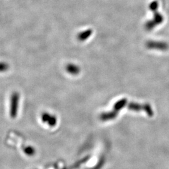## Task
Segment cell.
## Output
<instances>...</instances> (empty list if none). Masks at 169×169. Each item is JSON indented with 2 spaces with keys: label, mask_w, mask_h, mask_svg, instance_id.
Wrapping results in <instances>:
<instances>
[{
  "label": "cell",
  "mask_w": 169,
  "mask_h": 169,
  "mask_svg": "<svg viewBox=\"0 0 169 169\" xmlns=\"http://www.w3.org/2000/svg\"><path fill=\"white\" fill-rule=\"evenodd\" d=\"M41 120L43 122L48 123L50 126L53 127L57 123V118L48 113H44L41 115Z\"/></svg>",
  "instance_id": "2"
},
{
  "label": "cell",
  "mask_w": 169,
  "mask_h": 169,
  "mask_svg": "<svg viewBox=\"0 0 169 169\" xmlns=\"http://www.w3.org/2000/svg\"><path fill=\"white\" fill-rule=\"evenodd\" d=\"M66 70L68 73L72 75H77L80 72V68L77 65L72 63L68 64Z\"/></svg>",
  "instance_id": "3"
},
{
  "label": "cell",
  "mask_w": 169,
  "mask_h": 169,
  "mask_svg": "<svg viewBox=\"0 0 169 169\" xmlns=\"http://www.w3.org/2000/svg\"><path fill=\"white\" fill-rule=\"evenodd\" d=\"M8 65L4 62H0V72H5L8 70Z\"/></svg>",
  "instance_id": "5"
},
{
  "label": "cell",
  "mask_w": 169,
  "mask_h": 169,
  "mask_svg": "<svg viewBox=\"0 0 169 169\" xmlns=\"http://www.w3.org/2000/svg\"><path fill=\"white\" fill-rule=\"evenodd\" d=\"M92 30L91 29L89 30H86L85 31H83L81 33H80L78 36H77V38L79 40L81 41H85L86 40H87L88 38L90 37V36L92 34Z\"/></svg>",
  "instance_id": "4"
},
{
  "label": "cell",
  "mask_w": 169,
  "mask_h": 169,
  "mask_svg": "<svg viewBox=\"0 0 169 169\" xmlns=\"http://www.w3.org/2000/svg\"><path fill=\"white\" fill-rule=\"evenodd\" d=\"M19 101V96L17 93H13L11 99V116L14 118L16 116L17 110H18V105Z\"/></svg>",
  "instance_id": "1"
}]
</instances>
